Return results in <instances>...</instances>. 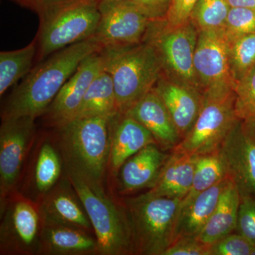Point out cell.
<instances>
[{"label": "cell", "instance_id": "1", "mask_svg": "<svg viewBox=\"0 0 255 255\" xmlns=\"http://www.w3.org/2000/svg\"><path fill=\"white\" fill-rule=\"evenodd\" d=\"M102 46L94 37L55 52L32 68L1 109V119L43 115L62 87L89 55Z\"/></svg>", "mask_w": 255, "mask_h": 255}, {"label": "cell", "instance_id": "2", "mask_svg": "<svg viewBox=\"0 0 255 255\" xmlns=\"http://www.w3.org/2000/svg\"><path fill=\"white\" fill-rule=\"evenodd\" d=\"M110 119L76 118L55 127V142L63 157L65 173L103 184L110 162Z\"/></svg>", "mask_w": 255, "mask_h": 255}, {"label": "cell", "instance_id": "3", "mask_svg": "<svg viewBox=\"0 0 255 255\" xmlns=\"http://www.w3.org/2000/svg\"><path fill=\"white\" fill-rule=\"evenodd\" d=\"M100 54L113 81L119 113H126L148 93L164 72L157 48L148 38L137 44L104 47Z\"/></svg>", "mask_w": 255, "mask_h": 255}, {"label": "cell", "instance_id": "4", "mask_svg": "<svg viewBox=\"0 0 255 255\" xmlns=\"http://www.w3.org/2000/svg\"><path fill=\"white\" fill-rule=\"evenodd\" d=\"M100 0H47L36 12L40 25L36 38L38 63L50 55L92 38L100 19Z\"/></svg>", "mask_w": 255, "mask_h": 255}, {"label": "cell", "instance_id": "5", "mask_svg": "<svg viewBox=\"0 0 255 255\" xmlns=\"http://www.w3.org/2000/svg\"><path fill=\"white\" fill-rule=\"evenodd\" d=\"M131 228L134 255H163L178 239L182 199L147 192L124 201Z\"/></svg>", "mask_w": 255, "mask_h": 255}, {"label": "cell", "instance_id": "6", "mask_svg": "<svg viewBox=\"0 0 255 255\" xmlns=\"http://www.w3.org/2000/svg\"><path fill=\"white\" fill-rule=\"evenodd\" d=\"M85 206L98 243L100 255L134 254L131 228L125 206L106 192L103 184L65 173Z\"/></svg>", "mask_w": 255, "mask_h": 255}, {"label": "cell", "instance_id": "7", "mask_svg": "<svg viewBox=\"0 0 255 255\" xmlns=\"http://www.w3.org/2000/svg\"><path fill=\"white\" fill-rule=\"evenodd\" d=\"M202 95L195 123L172 150L198 156L219 150L239 119L233 89L208 91Z\"/></svg>", "mask_w": 255, "mask_h": 255}, {"label": "cell", "instance_id": "8", "mask_svg": "<svg viewBox=\"0 0 255 255\" xmlns=\"http://www.w3.org/2000/svg\"><path fill=\"white\" fill-rule=\"evenodd\" d=\"M36 119H1L0 127V211L18 191L32 149L36 142Z\"/></svg>", "mask_w": 255, "mask_h": 255}, {"label": "cell", "instance_id": "9", "mask_svg": "<svg viewBox=\"0 0 255 255\" xmlns=\"http://www.w3.org/2000/svg\"><path fill=\"white\" fill-rule=\"evenodd\" d=\"M0 218V255H38L44 221L38 203L16 191Z\"/></svg>", "mask_w": 255, "mask_h": 255}, {"label": "cell", "instance_id": "10", "mask_svg": "<svg viewBox=\"0 0 255 255\" xmlns=\"http://www.w3.org/2000/svg\"><path fill=\"white\" fill-rule=\"evenodd\" d=\"M155 21L147 38L155 45L167 76L200 91L195 70L194 55L199 31L191 21L175 28Z\"/></svg>", "mask_w": 255, "mask_h": 255}, {"label": "cell", "instance_id": "11", "mask_svg": "<svg viewBox=\"0 0 255 255\" xmlns=\"http://www.w3.org/2000/svg\"><path fill=\"white\" fill-rule=\"evenodd\" d=\"M100 19L94 38L102 48L145 41L155 21L131 0H100Z\"/></svg>", "mask_w": 255, "mask_h": 255}, {"label": "cell", "instance_id": "12", "mask_svg": "<svg viewBox=\"0 0 255 255\" xmlns=\"http://www.w3.org/2000/svg\"><path fill=\"white\" fill-rule=\"evenodd\" d=\"M194 70L201 93L233 89L229 40L224 29L199 31L194 55Z\"/></svg>", "mask_w": 255, "mask_h": 255}, {"label": "cell", "instance_id": "13", "mask_svg": "<svg viewBox=\"0 0 255 255\" xmlns=\"http://www.w3.org/2000/svg\"><path fill=\"white\" fill-rule=\"evenodd\" d=\"M220 150L241 196L255 198V127L238 119Z\"/></svg>", "mask_w": 255, "mask_h": 255}, {"label": "cell", "instance_id": "14", "mask_svg": "<svg viewBox=\"0 0 255 255\" xmlns=\"http://www.w3.org/2000/svg\"><path fill=\"white\" fill-rule=\"evenodd\" d=\"M31 152L20 193L38 203L57 185L63 173V157L55 141L42 138ZM21 183V182H20Z\"/></svg>", "mask_w": 255, "mask_h": 255}, {"label": "cell", "instance_id": "15", "mask_svg": "<svg viewBox=\"0 0 255 255\" xmlns=\"http://www.w3.org/2000/svg\"><path fill=\"white\" fill-rule=\"evenodd\" d=\"M102 70L100 51L87 57L43 114L47 122L55 127L73 119L89 87Z\"/></svg>", "mask_w": 255, "mask_h": 255}, {"label": "cell", "instance_id": "16", "mask_svg": "<svg viewBox=\"0 0 255 255\" xmlns=\"http://www.w3.org/2000/svg\"><path fill=\"white\" fill-rule=\"evenodd\" d=\"M38 204L44 223L70 226L95 235L85 206L66 174Z\"/></svg>", "mask_w": 255, "mask_h": 255}, {"label": "cell", "instance_id": "17", "mask_svg": "<svg viewBox=\"0 0 255 255\" xmlns=\"http://www.w3.org/2000/svg\"><path fill=\"white\" fill-rule=\"evenodd\" d=\"M153 88L167 107L182 140L191 130L199 115L202 93L162 75Z\"/></svg>", "mask_w": 255, "mask_h": 255}, {"label": "cell", "instance_id": "18", "mask_svg": "<svg viewBox=\"0 0 255 255\" xmlns=\"http://www.w3.org/2000/svg\"><path fill=\"white\" fill-rule=\"evenodd\" d=\"M110 129L109 167L114 174H118L124 162L145 146L157 144L152 133L127 114L118 113L111 117Z\"/></svg>", "mask_w": 255, "mask_h": 255}, {"label": "cell", "instance_id": "19", "mask_svg": "<svg viewBox=\"0 0 255 255\" xmlns=\"http://www.w3.org/2000/svg\"><path fill=\"white\" fill-rule=\"evenodd\" d=\"M124 114L145 127L162 149L173 150L181 141L180 135L167 107L154 88Z\"/></svg>", "mask_w": 255, "mask_h": 255}, {"label": "cell", "instance_id": "20", "mask_svg": "<svg viewBox=\"0 0 255 255\" xmlns=\"http://www.w3.org/2000/svg\"><path fill=\"white\" fill-rule=\"evenodd\" d=\"M169 155L157 144H150L127 159L118 172L121 192L129 193L155 186Z\"/></svg>", "mask_w": 255, "mask_h": 255}, {"label": "cell", "instance_id": "21", "mask_svg": "<svg viewBox=\"0 0 255 255\" xmlns=\"http://www.w3.org/2000/svg\"><path fill=\"white\" fill-rule=\"evenodd\" d=\"M38 255H100L95 235L78 228L44 223Z\"/></svg>", "mask_w": 255, "mask_h": 255}, {"label": "cell", "instance_id": "22", "mask_svg": "<svg viewBox=\"0 0 255 255\" xmlns=\"http://www.w3.org/2000/svg\"><path fill=\"white\" fill-rule=\"evenodd\" d=\"M196 157L172 150L155 186L147 191V194L183 200L192 186Z\"/></svg>", "mask_w": 255, "mask_h": 255}, {"label": "cell", "instance_id": "23", "mask_svg": "<svg viewBox=\"0 0 255 255\" xmlns=\"http://www.w3.org/2000/svg\"><path fill=\"white\" fill-rule=\"evenodd\" d=\"M240 203L241 194L238 188L228 179L214 213L196 238L211 246L231 234L237 228Z\"/></svg>", "mask_w": 255, "mask_h": 255}, {"label": "cell", "instance_id": "24", "mask_svg": "<svg viewBox=\"0 0 255 255\" xmlns=\"http://www.w3.org/2000/svg\"><path fill=\"white\" fill-rule=\"evenodd\" d=\"M228 179L198 194L182 206L178 227V238L197 237L214 213Z\"/></svg>", "mask_w": 255, "mask_h": 255}, {"label": "cell", "instance_id": "25", "mask_svg": "<svg viewBox=\"0 0 255 255\" xmlns=\"http://www.w3.org/2000/svg\"><path fill=\"white\" fill-rule=\"evenodd\" d=\"M118 113L112 77L103 69L89 87L73 119L97 117L111 118Z\"/></svg>", "mask_w": 255, "mask_h": 255}, {"label": "cell", "instance_id": "26", "mask_svg": "<svg viewBox=\"0 0 255 255\" xmlns=\"http://www.w3.org/2000/svg\"><path fill=\"white\" fill-rule=\"evenodd\" d=\"M226 179H228L227 164L220 149L198 155L192 186L189 194L182 200V207L191 202L202 191L207 190Z\"/></svg>", "mask_w": 255, "mask_h": 255}, {"label": "cell", "instance_id": "27", "mask_svg": "<svg viewBox=\"0 0 255 255\" xmlns=\"http://www.w3.org/2000/svg\"><path fill=\"white\" fill-rule=\"evenodd\" d=\"M37 45L33 40L21 49L1 51L0 53V96L24 78L36 61Z\"/></svg>", "mask_w": 255, "mask_h": 255}, {"label": "cell", "instance_id": "28", "mask_svg": "<svg viewBox=\"0 0 255 255\" xmlns=\"http://www.w3.org/2000/svg\"><path fill=\"white\" fill-rule=\"evenodd\" d=\"M228 0H199L190 21L198 31L223 28L231 9Z\"/></svg>", "mask_w": 255, "mask_h": 255}, {"label": "cell", "instance_id": "29", "mask_svg": "<svg viewBox=\"0 0 255 255\" xmlns=\"http://www.w3.org/2000/svg\"><path fill=\"white\" fill-rule=\"evenodd\" d=\"M229 60L236 84L255 66V33L229 41Z\"/></svg>", "mask_w": 255, "mask_h": 255}, {"label": "cell", "instance_id": "30", "mask_svg": "<svg viewBox=\"0 0 255 255\" xmlns=\"http://www.w3.org/2000/svg\"><path fill=\"white\" fill-rule=\"evenodd\" d=\"M238 118L255 127V66L234 87Z\"/></svg>", "mask_w": 255, "mask_h": 255}, {"label": "cell", "instance_id": "31", "mask_svg": "<svg viewBox=\"0 0 255 255\" xmlns=\"http://www.w3.org/2000/svg\"><path fill=\"white\" fill-rule=\"evenodd\" d=\"M223 29L229 41L255 33V9L231 8Z\"/></svg>", "mask_w": 255, "mask_h": 255}, {"label": "cell", "instance_id": "32", "mask_svg": "<svg viewBox=\"0 0 255 255\" xmlns=\"http://www.w3.org/2000/svg\"><path fill=\"white\" fill-rule=\"evenodd\" d=\"M253 246L239 233H231L211 245V255H251Z\"/></svg>", "mask_w": 255, "mask_h": 255}, {"label": "cell", "instance_id": "33", "mask_svg": "<svg viewBox=\"0 0 255 255\" xmlns=\"http://www.w3.org/2000/svg\"><path fill=\"white\" fill-rule=\"evenodd\" d=\"M236 230L255 245V198L241 196Z\"/></svg>", "mask_w": 255, "mask_h": 255}, {"label": "cell", "instance_id": "34", "mask_svg": "<svg viewBox=\"0 0 255 255\" xmlns=\"http://www.w3.org/2000/svg\"><path fill=\"white\" fill-rule=\"evenodd\" d=\"M199 0H171L162 23L166 27L175 28L190 21L191 14Z\"/></svg>", "mask_w": 255, "mask_h": 255}, {"label": "cell", "instance_id": "35", "mask_svg": "<svg viewBox=\"0 0 255 255\" xmlns=\"http://www.w3.org/2000/svg\"><path fill=\"white\" fill-rule=\"evenodd\" d=\"M211 246L196 237L179 238L163 255H211Z\"/></svg>", "mask_w": 255, "mask_h": 255}, {"label": "cell", "instance_id": "36", "mask_svg": "<svg viewBox=\"0 0 255 255\" xmlns=\"http://www.w3.org/2000/svg\"><path fill=\"white\" fill-rule=\"evenodd\" d=\"M171 0H135L133 1L149 18L154 21H163Z\"/></svg>", "mask_w": 255, "mask_h": 255}, {"label": "cell", "instance_id": "37", "mask_svg": "<svg viewBox=\"0 0 255 255\" xmlns=\"http://www.w3.org/2000/svg\"><path fill=\"white\" fill-rule=\"evenodd\" d=\"M13 1L21 6L36 11L43 3L46 2L47 0H13Z\"/></svg>", "mask_w": 255, "mask_h": 255}, {"label": "cell", "instance_id": "38", "mask_svg": "<svg viewBox=\"0 0 255 255\" xmlns=\"http://www.w3.org/2000/svg\"><path fill=\"white\" fill-rule=\"evenodd\" d=\"M228 2L231 8L239 7L255 9V0H228Z\"/></svg>", "mask_w": 255, "mask_h": 255}, {"label": "cell", "instance_id": "39", "mask_svg": "<svg viewBox=\"0 0 255 255\" xmlns=\"http://www.w3.org/2000/svg\"><path fill=\"white\" fill-rule=\"evenodd\" d=\"M251 255H255V245L253 246V251H252Z\"/></svg>", "mask_w": 255, "mask_h": 255}, {"label": "cell", "instance_id": "40", "mask_svg": "<svg viewBox=\"0 0 255 255\" xmlns=\"http://www.w3.org/2000/svg\"><path fill=\"white\" fill-rule=\"evenodd\" d=\"M131 1H135V0H131Z\"/></svg>", "mask_w": 255, "mask_h": 255}]
</instances>
